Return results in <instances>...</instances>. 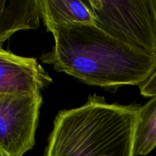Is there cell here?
<instances>
[{"mask_svg": "<svg viewBox=\"0 0 156 156\" xmlns=\"http://www.w3.org/2000/svg\"><path fill=\"white\" fill-rule=\"evenodd\" d=\"M55 41L41 62L85 84L111 89L141 85L156 69V58L116 39L96 24H73L50 30Z\"/></svg>", "mask_w": 156, "mask_h": 156, "instance_id": "1", "label": "cell"}, {"mask_svg": "<svg viewBox=\"0 0 156 156\" xmlns=\"http://www.w3.org/2000/svg\"><path fill=\"white\" fill-rule=\"evenodd\" d=\"M141 108L90 95L82 106L58 113L45 156H136Z\"/></svg>", "mask_w": 156, "mask_h": 156, "instance_id": "2", "label": "cell"}, {"mask_svg": "<svg viewBox=\"0 0 156 156\" xmlns=\"http://www.w3.org/2000/svg\"><path fill=\"white\" fill-rule=\"evenodd\" d=\"M95 24L116 39L156 58V0H88Z\"/></svg>", "mask_w": 156, "mask_h": 156, "instance_id": "3", "label": "cell"}, {"mask_svg": "<svg viewBox=\"0 0 156 156\" xmlns=\"http://www.w3.org/2000/svg\"><path fill=\"white\" fill-rule=\"evenodd\" d=\"M40 93L0 94V156H23L34 147Z\"/></svg>", "mask_w": 156, "mask_h": 156, "instance_id": "4", "label": "cell"}, {"mask_svg": "<svg viewBox=\"0 0 156 156\" xmlns=\"http://www.w3.org/2000/svg\"><path fill=\"white\" fill-rule=\"evenodd\" d=\"M53 79L36 59L0 48V94L40 93Z\"/></svg>", "mask_w": 156, "mask_h": 156, "instance_id": "5", "label": "cell"}, {"mask_svg": "<svg viewBox=\"0 0 156 156\" xmlns=\"http://www.w3.org/2000/svg\"><path fill=\"white\" fill-rule=\"evenodd\" d=\"M0 43L15 32L39 27V0H0Z\"/></svg>", "mask_w": 156, "mask_h": 156, "instance_id": "6", "label": "cell"}, {"mask_svg": "<svg viewBox=\"0 0 156 156\" xmlns=\"http://www.w3.org/2000/svg\"><path fill=\"white\" fill-rule=\"evenodd\" d=\"M41 18L47 30L73 24H95L92 9L87 1L39 0Z\"/></svg>", "mask_w": 156, "mask_h": 156, "instance_id": "7", "label": "cell"}, {"mask_svg": "<svg viewBox=\"0 0 156 156\" xmlns=\"http://www.w3.org/2000/svg\"><path fill=\"white\" fill-rule=\"evenodd\" d=\"M156 146V95L140 110L135 143V154L146 155Z\"/></svg>", "mask_w": 156, "mask_h": 156, "instance_id": "8", "label": "cell"}, {"mask_svg": "<svg viewBox=\"0 0 156 156\" xmlns=\"http://www.w3.org/2000/svg\"><path fill=\"white\" fill-rule=\"evenodd\" d=\"M140 89L144 97L152 98L156 95V69L147 81L140 85Z\"/></svg>", "mask_w": 156, "mask_h": 156, "instance_id": "9", "label": "cell"}]
</instances>
